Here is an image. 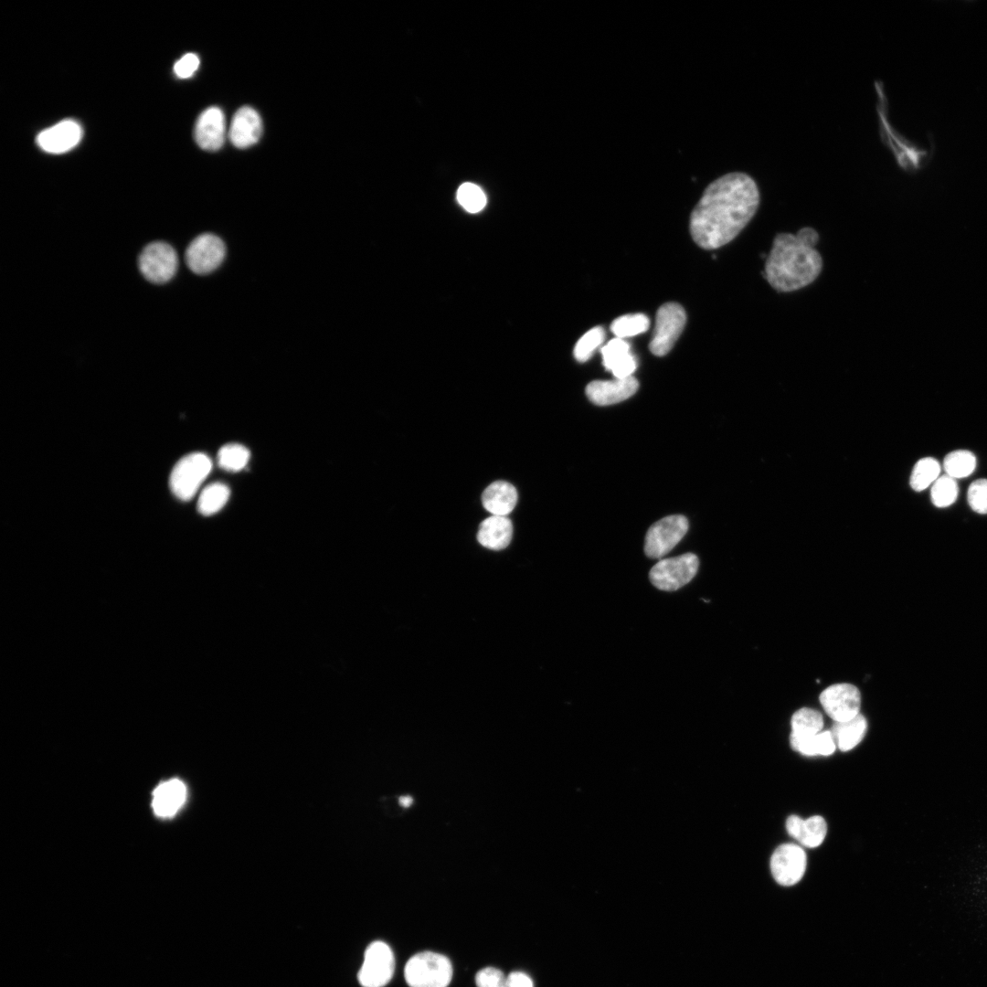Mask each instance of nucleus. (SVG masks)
<instances>
[{"label":"nucleus","instance_id":"nucleus-21","mask_svg":"<svg viewBox=\"0 0 987 987\" xmlns=\"http://www.w3.org/2000/svg\"><path fill=\"white\" fill-rule=\"evenodd\" d=\"M517 498V491L513 484L497 481L485 488L482 494V503L493 515L507 516L515 507Z\"/></svg>","mask_w":987,"mask_h":987},{"label":"nucleus","instance_id":"nucleus-4","mask_svg":"<svg viewBox=\"0 0 987 987\" xmlns=\"http://www.w3.org/2000/svg\"><path fill=\"white\" fill-rule=\"evenodd\" d=\"M211 469V460L205 453L194 452L183 457L170 474L169 485L172 493L180 500H190Z\"/></svg>","mask_w":987,"mask_h":987},{"label":"nucleus","instance_id":"nucleus-7","mask_svg":"<svg viewBox=\"0 0 987 987\" xmlns=\"http://www.w3.org/2000/svg\"><path fill=\"white\" fill-rule=\"evenodd\" d=\"M686 322L685 309L677 302H666L656 313L650 351L657 356H665L674 345Z\"/></svg>","mask_w":987,"mask_h":987},{"label":"nucleus","instance_id":"nucleus-5","mask_svg":"<svg viewBox=\"0 0 987 987\" xmlns=\"http://www.w3.org/2000/svg\"><path fill=\"white\" fill-rule=\"evenodd\" d=\"M699 559L693 553L663 558L649 572L651 583L660 590L675 591L695 576Z\"/></svg>","mask_w":987,"mask_h":987},{"label":"nucleus","instance_id":"nucleus-23","mask_svg":"<svg viewBox=\"0 0 987 987\" xmlns=\"http://www.w3.org/2000/svg\"><path fill=\"white\" fill-rule=\"evenodd\" d=\"M790 742L791 748L804 755V756H830L832 755L836 745L833 737L830 730L821 731L820 733L807 738H791L790 737Z\"/></svg>","mask_w":987,"mask_h":987},{"label":"nucleus","instance_id":"nucleus-27","mask_svg":"<svg viewBox=\"0 0 987 987\" xmlns=\"http://www.w3.org/2000/svg\"><path fill=\"white\" fill-rule=\"evenodd\" d=\"M976 467V458L971 451L958 450L946 455L943 468L946 474L954 479L969 476Z\"/></svg>","mask_w":987,"mask_h":987},{"label":"nucleus","instance_id":"nucleus-11","mask_svg":"<svg viewBox=\"0 0 987 987\" xmlns=\"http://www.w3.org/2000/svg\"><path fill=\"white\" fill-rule=\"evenodd\" d=\"M820 702L833 722H843L860 714L861 694L851 684H835L821 693Z\"/></svg>","mask_w":987,"mask_h":987},{"label":"nucleus","instance_id":"nucleus-15","mask_svg":"<svg viewBox=\"0 0 987 987\" xmlns=\"http://www.w3.org/2000/svg\"><path fill=\"white\" fill-rule=\"evenodd\" d=\"M194 136L200 148L207 151L218 150L226 137L223 111L218 107H209L202 111L196 120Z\"/></svg>","mask_w":987,"mask_h":987},{"label":"nucleus","instance_id":"nucleus-20","mask_svg":"<svg viewBox=\"0 0 987 987\" xmlns=\"http://www.w3.org/2000/svg\"><path fill=\"white\" fill-rule=\"evenodd\" d=\"M513 536V525L507 516L491 515L479 525L477 540L484 547L492 550L505 548Z\"/></svg>","mask_w":987,"mask_h":987},{"label":"nucleus","instance_id":"nucleus-19","mask_svg":"<svg viewBox=\"0 0 987 987\" xmlns=\"http://www.w3.org/2000/svg\"><path fill=\"white\" fill-rule=\"evenodd\" d=\"M786 829L792 838L809 848L819 846L823 842L827 833L826 822L819 815L812 816L806 820L797 815H791L787 819Z\"/></svg>","mask_w":987,"mask_h":987},{"label":"nucleus","instance_id":"nucleus-28","mask_svg":"<svg viewBox=\"0 0 987 987\" xmlns=\"http://www.w3.org/2000/svg\"><path fill=\"white\" fill-rule=\"evenodd\" d=\"M649 318L643 313H632L620 316L613 320L610 331L618 338L631 337L648 330Z\"/></svg>","mask_w":987,"mask_h":987},{"label":"nucleus","instance_id":"nucleus-18","mask_svg":"<svg viewBox=\"0 0 987 987\" xmlns=\"http://www.w3.org/2000/svg\"><path fill=\"white\" fill-rule=\"evenodd\" d=\"M186 797V789L181 780L172 779L162 782L153 792L154 812L159 817H171L181 808Z\"/></svg>","mask_w":987,"mask_h":987},{"label":"nucleus","instance_id":"nucleus-30","mask_svg":"<svg viewBox=\"0 0 987 987\" xmlns=\"http://www.w3.org/2000/svg\"><path fill=\"white\" fill-rule=\"evenodd\" d=\"M956 479L948 474L939 476L932 484L930 496L933 504L943 508L952 504L958 496Z\"/></svg>","mask_w":987,"mask_h":987},{"label":"nucleus","instance_id":"nucleus-25","mask_svg":"<svg viewBox=\"0 0 987 987\" xmlns=\"http://www.w3.org/2000/svg\"><path fill=\"white\" fill-rule=\"evenodd\" d=\"M229 488L221 483L207 485L200 494L197 509L203 515H211L218 512L229 497Z\"/></svg>","mask_w":987,"mask_h":987},{"label":"nucleus","instance_id":"nucleus-2","mask_svg":"<svg viewBox=\"0 0 987 987\" xmlns=\"http://www.w3.org/2000/svg\"><path fill=\"white\" fill-rule=\"evenodd\" d=\"M818 232L810 227L796 234L779 233L764 265L763 276L780 292L800 290L813 282L822 269V259L815 249Z\"/></svg>","mask_w":987,"mask_h":987},{"label":"nucleus","instance_id":"nucleus-16","mask_svg":"<svg viewBox=\"0 0 987 987\" xmlns=\"http://www.w3.org/2000/svg\"><path fill=\"white\" fill-rule=\"evenodd\" d=\"M262 133L260 114L251 107L239 108L234 114L228 131V136L234 146L248 148L256 143Z\"/></svg>","mask_w":987,"mask_h":987},{"label":"nucleus","instance_id":"nucleus-3","mask_svg":"<svg viewBox=\"0 0 987 987\" xmlns=\"http://www.w3.org/2000/svg\"><path fill=\"white\" fill-rule=\"evenodd\" d=\"M405 980L409 987H448L452 977L450 960L440 953L424 951L406 963Z\"/></svg>","mask_w":987,"mask_h":987},{"label":"nucleus","instance_id":"nucleus-6","mask_svg":"<svg viewBox=\"0 0 987 987\" xmlns=\"http://www.w3.org/2000/svg\"><path fill=\"white\" fill-rule=\"evenodd\" d=\"M138 266L142 275L148 281L164 284L175 276L178 258L170 244L164 241H154L147 244L141 251Z\"/></svg>","mask_w":987,"mask_h":987},{"label":"nucleus","instance_id":"nucleus-34","mask_svg":"<svg viewBox=\"0 0 987 987\" xmlns=\"http://www.w3.org/2000/svg\"><path fill=\"white\" fill-rule=\"evenodd\" d=\"M475 982L477 987H506V977L500 970L486 967L477 972Z\"/></svg>","mask_w":987,"mask_h":987},{"label":"nucleus","instance_id":"nucleus-22","mask_svg":"<svg viewBox=\"0 0 987 987\" xmlns=\"http://www.w3.org/2000/svg\"><path fill=\"white\" fill-rule=\"evenodd\" d=\"M866 729V719L862 714H858L852 719L833 722L829 730L833 737L836 747L841 751H849L862 741Z\"/></svg>","mask_w":987,"mask_h":987},{"label":"nucleus","instance_id":"nucleus-14","mask_svg":"<svg viewBox=\"0 0 987 987\" xmlns=\"http://www.w3.org/2000/svg\"><path fill=\"white\" fill-rule=\"evenodd\" d=\"M639 387L634 377L612 380H593L586 387V395L594 404L608 406L621 402L631 397Z\"/></svg>","mask_w":987,"mask_h":987},{"label":"nucleus","instance_id":"nucleus-9","mask_svg":"<svg viewBox=\"0 0 987 987\" xmlns=\"http://www.w3.org/2000/svg\"><path fill=\"white\" fill-rule=\"evenodd\" d=\"M226 257V246L215 234L196 236L187 246L185 260L194 273L206 275L218 269Z\"/></svg>","mask_w":987,"mask_h":987},{"label":"nucleus","instance_id":"nucleus-37","mask_svg":"<svg viewBox=\"0 0 987 987\" xmlns=\"http://www.w3.org/2000/svg\"><path fill=\"white\" fill-rule=\"evenodd\" d=\"M399 802L404 807H409L412 803V799L409 796L401 797Z\"/></svg>","mask_w":987,"mask_h":987},{"label":"nucleus","instance_id":"nucleus-1","mask_svg":"<svg viewBox=\"0 0 987 987\" xmlns=\"http://www.w3.org/2000/svg\"><path fill=\"white\" fill-rule=\"evenodd\" d=\"M760 196L755 180L733 172L710 183L690 216V233L702 249L732 241L755 216Z\"/></svg>","mask_w":987,"mask_h":987},{"label":"nucleus","instance_id":"nucleus-32","mask_svg":"<svg viewBox=\"0 0 987 987\" xmlns=\"http://www.w3.org/2000/svg\"><path fill=\"white\" fill-rule=\"evenodd\" d=\"M457 199L462 207L471 213L479 212L486 204L483 191L472 183H464L459 187Z\"/></svg>","mask_w":987,"mask_h":987},{"label":"nucleus","instance_id":"nucleus-35","mask_svg":"<svg viewBox=\"0 0 987 987\" xmlns=\"http://www.w3.org/2000/svg\"><path fill=\"white\" fill-rule=\"evenodd\" d=\"M199 66V58L194 53L184 55L174 65V71L180 79H187L193 76Z\"/></svg>","mask_w":987,"mask_h":987},{"label":"nucleus","instance_id":"nucleus-8","mask_svg":"<svg viewBox=\"0 0 987 987\" xmlns=\"http://www.w3.org/2000/svg\"><path fill=\"white\" fill-rule=\"evenodd\" d=\"M688 521L681 515L663 517L650 526L645 536L644 552L648 557L662 558L685 536Z\"/></svg>","mask_w":987,"mask_h":987},{"label":"nucleus","instance_id":"nucleus-17","mask_svg":"<svg viewBox=\"0 0 987 987\" xmlns=\"http://www.w3.org/2000/svg\"><path fill=\"white\" fill-rule=\"evenodd\" d=\"M600 351L604 367L610 370L615 378L631 377L637 368V361L631 352V346L622 338L615 337L610 340Z\"/></svg>","mask_w":987,"mask_h":987},{"label":"nucleus","instance_id":"nucleus-33","mask_svg":"<svg viewBox=\"0 0 987 987\" xmlns=\"http://www.w3.org/2000/svg\"><path fill=\"white\" fill-rule=\"evenodd\" d=\"M968 503L971 508L982 515L987 514V479L972 482L968 489Z\"/></svg>","mask_w":987,"mask_h":987},{"label":"nucleus","instance_id":"nucleus-36","mask_svg":"<svg viewBox=\"0 0 987 987\" xmlns=\"http://www.w3.org/2000/svg\"><path fill=\"white\" fill-rule=\"evenodd\" d=\"M506 987H534L531 978L520 971L511 972L506 977Z\"/></svg>","mask_w":987,"mask_h":987},{"label":"nucleus","instance_id":"nucleus-29","mask_svg":"<svg viewBox=\"0 0 987 987\" xmlns=\"http://www.w3.org/2000/svg\"><path fill=\"white\" fill-rule=\"evenodd\" d=\"M249 457V451L246 447L237 443H229L224 445L218 451V462L226 471L239 472L247 465Z\"/></svg>","mask_w":987,"mask_h":987},{"label":"nucleus","instance_id":"nucleus-10","mask_svg":"<svg viewBox=\"0 0 987 987\" xmlns=\"http://www.w3.org/2000/svg\"><path fill=\"white\" fill-rule=\"evenodd\" d=\"M394 968L390 947L383 941H374L365 951L358 981L363 987H383L391 980Z\"/></svg>","mask_w":987,"mask_h":987},{"label":"nucleus","instance_id":"nucleus-12","mask_svg":"<svg viewBox=\"0 0 987 987\" xmlns=\"http://www.w3.org/2000/svg\"><path fill=\"white\" fill-rule=\"evenodd\" d=\"M806 869V854L793 844L780 845L771 855L770 871L773 878L781 886H792L803 876Z\"/></svg>","mask_w":987,"mask_h":987},{"label":"nucleus","instance_id":"nucleus-13","mask_svg":"<svg viewBox=\"0 0 987 987\" xmlns=\"http://www.w3.org/2000/svg\"><path fill=\"white\" fill-rule=\"evenodd\" d=\"M81 137V126L76 121L68 119L40 132L37 143L45 152L62 154L74 148Z\"/></svg>","mask_w":987,"mask_h":987},{"label":"nucleus","instance_id":"nucleus-24","mask_svg":"<svg viewBox=\"0 0 987 987\" xmlns=\"http://www.w3.org/2000/svg\"><path fill=\"white\" fill-rule=\"evenodd\" d=\"M791 725V738H807L822 731L823 718L818 710L803 707L793 714Z\"/></svg>","mask_w":987,"mask_h":987},{"label":"nucleus","instance_id":"nucleus-31","mask_svg":"<svg viewBox=\"0 0 987 987\" xmlns=\"http://www.w3.org/2000/svg\"><path fill=\"white\" fill-rule=\"evenodd\" d=\"M605 331L601 326H595L585 333L576 343L573 355L577 361L583 363L589 359L595 350L603 343Z\"/></svg>","mask_w":987,"mask_h":987},{"label":"nucleus","instance_id":"nucleus-26","mask_svg":"<svg viewBox=\"0 0 987 987\" xmlns=\"http://www.w3.org/2000/svg\"><path fill=\"white\" fill-rule=\"evenodd\" d=\"M940 465L931 457L918 460L914 465L909 483L913 490L920 492L928 488L939 477Z\"/></svg>","mask_w":987,"mask_h":987}]
</instances>
